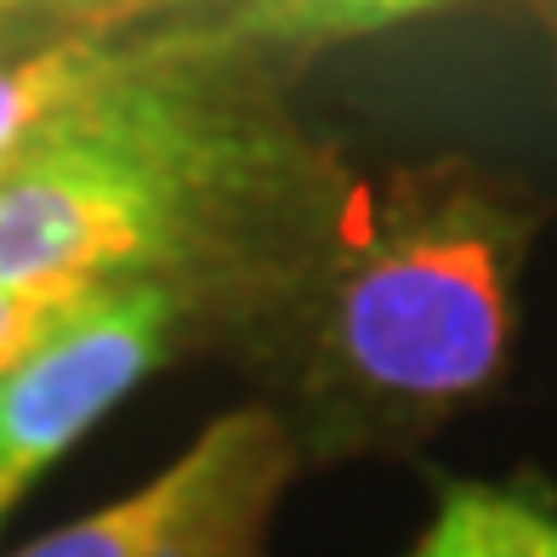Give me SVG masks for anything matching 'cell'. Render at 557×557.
Masks as SVG:
<instances>
[{
	"label": "cell",
	"mask_w": 557,
	"mask_h": 557,
	"mask_svg": "<svg viewBox=\"0 0 557 557\" xmlns=\"http://www.w3.org/2000/svg\"><path fill=\"white\" fill-rule=\"evenodd\" d=\"M285 125L199 69V46L120 52L0 176V285H176L199 296L301 211Z\"/></svg>",
	"instance_id": "obj_1"
},
{
	"label": "cell",
	"mask_w": 557,
	"mask_h": 557,
	"mask_svg": "<svg viewBox=\"0 0 557 557\" xmlns=\"http://www.w3.org/2000/svg\"><path fill=\"white\" fill-rule=\"evenodd\" d=\"M541 206L461 154L398 165L301 273L296 444L398 449L484 398L518 336Z\"/></svg>",
	"instance_id": "obj_2"
},
{
	"label": "cell",
	"mask_w": 557,
	"mask_h": 557,
	"mask_svg": "<svg viewBox=\"0 0 557 557\" xmlns=\"http://www.w3.org/2000/svg\"><path fill=\"white\" fill-rule=\"evenodd\" d=\"M301 467L285 410H222L143 490L29 541L17 557H268L273 512Z\"/></svg>",
	"instance_id": "obj_3"
},
{
	"label": "cell",
	"mask_w": 557,
	"mask_h": 557,
	"mask_svg": "<svg viewBox=\"0 0 557 557\" xmlns=\"http://www.w3.org/2000/svg\"><path fill=\"white\" fill-rule=\"evenodd\" d=\"M194 319L176 285H114L58 336L0 375V518L35 478L74 449L148 370H160Z\"/></svg>",
	"instance_id": "obj_4"
},
{
	"label": "cell",
	"mask_w": 557,
	"mask_h": 557,
	"mask_svg": "<svg viewBox=\"0 0 557 557\" xmlns=\"http://www.w3.org/2000/svg\"><path fill=\"white\" fill-rule=\"evenodd\" d=\"M114 63H120V46H103L91 35H63L52 46H40V52L0 58V176L23 160V148L69 103H81Z\"/></svg>",
	"instance_id": "obj_5"
},
{
	"label": "cell",
	"mask_w": 557,
	"mask_h": 557,
	"mask_svg": "<svg viewBox=\"0 0 557 557\" xmlns=\"http://www.w3.org/2000/svg\"><path fill=\"white\" fill-rule=\"evenodd\" d=\"M444 7H455V0H245L211 46L216 52H234V46H331Z\"/></svg>",
	"instance_id": "obj_6"
},
{
	"label": "cell",
	"mask_w": 557,
	"mask_h": 557,
	"mask_svg": "<svg viewBox=\"0 0 557 557\" xmlns=\"http://www.w3.org/2000/svg\"><path fill=\"white\" fill-rule=\"evenodd\" d=\"M410 557H535L518 529V490L444 484L438 518Z\"/></svg>",
	"instance_id": "obj_7"
},
{
	"label": "cell",
	"mask_w": 557,
	"mask_h": 557,
	"mask_svg": "<svg viewBox=\"0 0 557 557\" xmlns=\"http://www.w3.org/2000/svg\"><path fill=\"white\" fill-rule=\"evenodd\" d=\"M97 296H103L97 285H46V290L0 285V375L29 359L46 336H58L63 324L81 308H91Z\"/></svg>",
	"instance_id": "obj_8"
},
{
	"label": "cell",
	"mask_w": 557,
	"mask_h": 557,
	"mask_svg": "<svg viewBox=\"0 0 557 557\" xmlns=\"http://www.w3.org/2000/svg\"><path fill=\"white\" fill-rule=\"evenodd\" d=\"M148 7H165V0H0V12H35V17H58V23H81V29H97V23H120L137 17Z\"/></svg>",
	"instance_id": "obj_9"
},
{
	"label": "cell",
	"mask_w": 557,
	"mask_h": 557,
	"mask_svg": "<svg viewBox=\"0 0 557 557\" xmlns=\"http://www.w3.org/2000/svg\"><path fill=\"white\" fill-rule=\"evenodd\" d=\"M518 529L535 557H557V518L546 512V506H535L529 495H518Z\"/></svg>",
	"instance_id": "obj_10"
},
{
	"label": "cell",
	"mask_w": 557,
	"mask_h": 557,
	"mask_svg": "<svg viewBox=\"0 0 557 557\" xmlns=\"http://www.w3.org/2000/svg\"><path fill=\"white\" fill-rule=\"evenodd\" d=\"M541 17V29H546V46H552V81H557V0H529Z\"/></svg>",
	"instance_id": "obj_11"
}]
</instances>
